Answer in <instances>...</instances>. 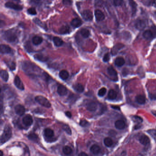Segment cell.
Masks as SVG:
<instances>
[{
  "label": "cell",
  "instance_id": "1",
  "mask_svg": "<svg viewBox=\"0 0 156 156\" xmlns=\"http://www.w3.org/2000/svg\"><path fill=\"white\" fill-rule=\"evenodd\" d=\"M2 37L8 42H15L18 39L17 31L15 29H9L5 31L3 33Z\"/></svg>",
  "mask_w": 156,
  "mask_h": 156
},
{
  "label": "cell",
  "instance_id": "2",
  "mask_svg": "<svg viewBox=\"0 0 156 156\" xmlns=\"http://www.w3.org/2000/svg\"><path fill=\"white\" fill-rule=\"evenodd\" d=\"M12 137V130L10 127L6 126L4 130V132L1 136V142L3 144L8 141Z\"/></svg>",
  "mask_w": 156,
  "mask_h": 156
},
{
  "label": "cell",
  "instance_id": "3",
  "mask_svg": "<svg viewBox=\"0 0 156 156\" xmlns=\"http://www.w3.org/2000/svg\"><path fill=\"white\" fill-rule=\"evenodd\" d=\"M35 101L41 105L46 108H49L51 107V104L46 98L42 96H37L35 98Z\"/></svg>",
  "mask_w": 156,
  "mask_h": 156
},
{
  "label": "cell",
  "instance_id": "4",
  "mask_svg": "<svg viewBox=\"0 0 156 156\" xmlns=\"http://www.w3.org/2000/svg\"><path fill=\"white\" fill-rule=\"evenodd\" d=\"M82 16L83 19L87 21H91L93 20V14L90 10H85L82 12Z\"/></svg>",
  "mask_w": 156,
  "mask_h": 156
},
{
  "label": "cell",
  "instance_id": "5",
  "mask_svg": "<svg viewBox=\"0 0 156 156\" xmlns=\"http://www.w3.org/2000/svg\"><path fill=\"white\" fill-rule=\"evenodd\" d=\"M5 6L6 8H9L17 11H20L23 9L22 6L20 5L19 4L15 3L12 2H6L5 4Z\"/></svg>",
  "mask_w": 156,
  "mask_h": 156
},
{
  "label": "cell",
  "instance_id": "6",
  "mask_svg": "<svg viewBox=\"0 0 156 156\" xmlns=\"http://www.w3.org/2000/svg\"><path fill=\"white\" fill-rule=\"evenodd\" d=\"M14 83L16 86V87L17 89H19L21 90H24V86L23 85V83H22L21 79L18 76H16L15 77L14 80Z\"/></svg>",
  "mask_w": 156,
  "mask_h": 156
},
{
  "label": "cell",
  "instance_id": "7",
  "mask_svg": "<svg viewBox=\"0 0 156 156\" xmlns=\"http://www.w3.org/2000/svg\"><path fill=\"white\" fill-rule=\"evenodd\" d=\"M146 23L144 20L142 19H137L135 22V28L139 30H142L146 27Z\"/></svg>",
  "mask_w": 156,
  "mask_h": 156
},
{
  "label": "cell",
  "instance_id": "8",
  "mask_svg": "<svg viewBox=\"0 0 156 156\" xmlns=\"http://www.w3.org/2000/svg\"><path fill=\"white\" fill-rule=\"evenodd\" d=\"M23 124L27 126L32 125L33 123V118L30 114H27L23 119Z\"/></svg>",
  "mask_w": 156,
  "mask_h": 156
},
{
  "label": "cell",
  "instance_id": "9",
  "mask_svg": "<svg viewBox=\"0 0 156 156\" xmlns=\"http://www.w3.org/2000/svg\"><path fill=\"white\" fill-rule=\"evenodd\" d=\"M16 114L18 116H23L25 113V108L24 106L21 104H17L14 108Z\"/></svg>",
  "mask_w": 156,
  "mask_h": 156
},
{
  "label": "cell",
  "instance_id": "10",
  "mask_svg": "<svg viewBox=\"0 0 156 156\" xmlns=\"http://www.w3.org/2000/svg\"><path fill=\"white\" fill-rule=\"evenodd\" d=\"M95 16L98 21H101L105 18V16L102 11L99 9H96L95 11Z\"/></svg>",
  "mask_w": 156,
  "mask_h": 156
},
{
  "label": "cell",
  "instance_id": "11",
  "mask_svg": "<svg viewBox=\"0 0 156 156\" xmlns=\"http://www.w3.org/2000/svg\"><path fill=\"white\" fill-rule=\"evenodd\" d=\"M68 90L67 88L64 85L60 84L57 87V93L60 96H65L67 94Z\"/></svg>",
  "mask_w": 156,
  "mask_h": 156
},
{
  "label": "cell",
  "instance_id": "12",
  "mask_svg": "<svg viewBox=\"0 0 156 156\" xmlns=\"http://www.w3.org/2000/svg\"><path fill=\"white\" fill-rule=\"evenodd\" d=\"M87 110L91 112H94L98 108V104L96 103L94 101H92L90 102L89 103L87 104Z\"/></svg>",
  "mask_w": 156,
  "mask_h": 156
},
{
  "label": "cell",
  "instance_id": "13",
  "mask_svg": "<svg viewBox=\"0 0 156 156\" xmlns=\"http://www.w3.org/2000/svg\"><path fill=\"white\" fill-rule=\"evenodd\" d=\"M33 57L35 60L43 62H47L49 59L48 57L42 54H35L34 55Z\"/></svg>",
  "mask_w": 156,
  "mask_h": 156
},
{
  "label": "cell",
  "instance_id": "14",
  "mask_svg": "<svg viewBox=\"0 0 156 156\" xmlns=\"http://www.w3.org/2000/svg\"><path fill=\"white\" fill-rule=\"evenodd\" d=\"M1 53L2 54H9L12 52V49L8 45L6 44H2L0 46Z\"/></svg>",
  "mask_w": 156,
  "mask_h": 156
},
{
  "label": "cell",
  "instance_id": "15",
  "mask_svg": "<svg viewBox=\"0 0 156 156\" xmlns=\"http://www.w3.org/2000/svg\"><path fill=\"white\" fill-rule=\"evenodd\" d=\"M139 141L141 144L144 146L148 145L150 143V138L147 135H141L140 137L139 138Z\"/></svg>",
  "mask_w": 156,
  "mask_h": 156
},
{
  "label": "cell",
  "instance_id": "16",
  "mask_svg": "<svg viewBox=\"0 0 156 156\" xmlns=\"http://www.w3.org/2000/svg\"><path fill=\"white\" fill-rule=\"evenodd\" d=\"M59 32L60 35H66L71 32V29L69 26H62L59 29Z\"/></svg>",
  "mask_w": 156,
  "mask_h": 156
},
{
  "label": "cell",
  "instance_id": "17",
  "mask_svg": "<svg viewBox=\"0 0 156 156\" xmlns=\"http://www.w3.org/2000/svg\"><path fill=\"white\" fill-rule=\"evenodd\" d=\"M114 125L116 128L119 130H123L125 127V122L122 120H118L116 121Z\"/></svg>",
  "mask_w": 156,
  "mask_h": 156
},
{
  "label": "cell",
  "instance_id": "18",
  "mask_svg": "<svg viewBox=\"0 0 156 156\" xmlns=\"http://www.w3.org/2000/svg\"><path fill=\"white\" fill-rule=\"evenodd\" d=\"M82 23H83L81 20L78 18H75L72 20L71 23V24L74 28H77L80 27L82 24Z\"/></svg>",
  "mask_w": 156,
  "mask_h": 156
},
{
  "label": "cell",
  "instance_id": "19",
  "mask_svg": "<svg viewBox=\"0 0 156 156\" xmlns=\"http://www.w3.org/2000/svg\"><path fill=\"white\" fill-rule=\"evenodd\" d=\"M107 72L110 76L114 78H117V72L112 66H110L109 67H108L107 69Z\"/></svg>",
  "mask_w": 156,
  "mask_h": 156
},
{
  "label": "cell",
  "instance_id": "20",
  "mask_svg": "<svg viewBox=\"0 0 156 156\" xmlns=\"http://www.w3.org/2000/svg\"><path fill=\"white\" fill-rule=\"evenodd\" d=\"M73 89L78 93H83L84 90V87L83 85L79 83H76L73 85Z\"/></svg>",
  "mask_w": 156,
  "mask_h": 156
},
{
  "label": "cell",
  "instance_id": "21",
  "mask_svg": "<svg viewBox=\"0 0 156 156\" xmlns=\"http://www.w3.org/2000/svg\"><path fill=\"white\" fill-rule=\"evenodd\" d=\"M114 63L116 66L118 67H121L123 66L125 63V60L123 57H118L116 58L114 61Z\"/></svg>",
  "mask_w": 156,
  "mask_h": 156
},
{
  "label": "cell",
  "instance_id": "22",
  "mask_svg": "<svg viewBox=\"0 0 156 156\" xmlns=\"http://www.w3.org/2000/svg\"><path fill=\"white\" fill-rule=\"evenodd\" d=\"M43 41L42 38L39 36H35L32 39V42L35 45H38L41 44Z\"/></svg>",
  "mask_w": 156,
  "mask_h": 156
},
{
  "label": "cell",
  "instance_id": "23",
  "mask_svg": "<svg viewBox=\"0 0 156 156\" xmlns=\"http://www.w3.org/2000/svg\"><path fill=\"white\" fill-rule=\"evenodd\" d=\"M146 98L143 95H137L135 97V101L138 104H144L146 103Z\"/></svg>",
  "mask_w": 156,
  "mask_h": 156
},
{
  "label": "cell",
  "instance_id": "24",
  "mask_svg": "<svg viewBox=\"0 0 156 156\" xmlns=\"http://www.w3.org/2000/svg\"><path fill=\"white\" fill-rule=\"evenodd\" d=\"M53 41L54 44L57 47L61 46L63 44V41L58 37H54Z\"/></svg>",
  "mask_w": 156,
  "mask_h": 156
},
{
  "label": "cell",
  "instance_id": "25",
  "mask_svg": "<svg viewBox=\"0 0 156 156\" xmlns=\"http://www.w3.org/2000/svg\"><path fill=\"white\" fill-rule=\"evenodd\" d=\"M153 36V33L150 30H146L143 33V36L146 39H152Z\"/></svg>",
  "mask_w": 156,
  "mask_h": 156
},
{
  "label": "cell",
  "instance_id": "26",
  "mask_svg": "<svg viewBox=\"0 0 156 156\" xmlns=\"http://www.w3.org/2000/svg\"><path fill=\"white\" fill-rule=\"evenodd\" d=\"M117 93L113 89H110L108 91V99L111 100H114L117 98Z\"/></svg>",
  "mask_w": 156,
  "mask_h": 156
},
{
  "label": "cell",
  "instance_id": "27",
  "mask_svg": "<svg viewBox=\"0 0 156 156\" xmlns=\"http://www.w3.org/2000/svg\"><path fill=\"white\" fill-rule=\"evenodd\" d=\"M90 151L94 155H98L100 153L101 148L98 145H93L91 147Z\"/></svg>",
  "mask_w": 156,
  "mask_h": 156
},
{
  "label": "cell",
  "instance_id": "28",
  "mask_svg": "<svg viewBox=\"0 0 156 156\" xmlns=\"http://www.w3.org/2000/svg\"><path fill=\"white\" fill-rule=\"evenodd\" d=\"M69 74L67 71L63 70L59 72V77L61 79L63 80H66L69 77Z\"/></svg>",
  "mask_w": 156,
  "mask_h": 156
},
{
  "label": "cell",
  "instance_id": "29",
  "mask_svg": "<svg viewBox=\"0 0 156 156\" xmlns=\"http://www.w3.org/2000/svg\"><path fill=\"white\" fill-rule=\"evenodd\" d=\"M0 76L3 81L4 82H8L9 79V74L8 71L6 70H2L0 73Z\"/></svg>",
  "mask_w": 156,
  "mask_h": 156
},
{
  "label": "cell",
  "instance_id": "30",
  "mask_svg": "<svg viewBox=\"0 0 156 156\" xmlns=\"http://www.w3.org/2000/svg\"><path fill=\"white\" fill-rule=\"evenodd\" d=\"M45 136L47 138H52L54 135V132L50 128H46L44 130Z\"/></svg>",
  "mask_w": 156,
  "mask_h": 156
},
{
  "label": "cell",
  "instance_id": "31",
  "mask_svg": "<svg viewBox=\"0 0 156 156\" xmlns=\"http://www.w3.org/2000/svg\"><path fill=\"white\" fill-rule=\"evenodd\" d=\"M33 21H34L35 23L37 24V25H39V26L41 27L43 29H44V30H46L47 29V28L46 27V25L45 23H43L42 22L40 21V20L39 19L37 18H35L33 20Z\"/></svg>",
  "mask_w": 156,
  "mask_h": 156
},
{
  "label": "cell",
  "instance_id": "32",
  "mask_svg": "<svg viewBox=\"0 0 156 156\" xmlns=\"http://www.w3.org/2000/svg\"><path fill=\"white\" fill-rule=\"evenodd\" d=\"M81 35L84 38H89L90 35V32L89 29H82L80 32Z\"/></svg>",
  "mask_w": 156,
  "mask_h": 156
},
{
  "label": "cell",
  "instance_id": "33",
  "mask_svg": "<svg viewBox=\"0 0 156 156\" xmlns=\"http://www.w3.org/2000/svg\"><path fill=\"white\" fill-rule=\"evenodd\" d=\"M104 144L107 147H110L112 146L113 144V141H112V139L109 137H106L104 139Z\"/></svg>",
  "mask_w": 156,
  "mask_h": 156
},
{
  "label": "cell",
  "instance_id": "34",
  "mask_svg": "<svg viewBox=\"0 0 156 156\" xmlns=\"http://www.w3.org/2000/svg\"><path fill=\"white\" fill-rule=\"evenodd\" d=\"M28 137L29 140L34 141L35 143H37L39 141L38 136L35 133H31L30 134H29L28 136Z\"/></svg>",
  "mask_w": 156,
  "mask_h": 156
},
{
  "label": "cell",
  "instance_id": "35",
  "mask_svg": "<svg viewBox=\"0 0 156 156\" xmlns=\"http://www.w3.org/2000/svg\"><path fill=\"white\" fill-rule=\"evenodd\" d=\"M129 3L130 5L131 6V9H132L133 14H134L136 12H137V4H136V3L134 1H130Z\"/></svg>",
  "mask_w": 156,
  "mask_h": 156
},
{
  "label": "cell",
  "instance_id": "36",
  "mask_svg": "<svg viewBox=\"0 0 156 156\" xmlns=\"http://www.w3.org/2000/svg\"><path fill=\"white\" fill-rule=\"evenodd\" d=\"M63 152L64 153V154L68 155L71 154L72 152V150L70 146H64L63 148Z\"/></svg>",
  "mask_w": 156,
  "mask_h": 156
},
{
  "label": "cell",
  "instance_id": "37",
  "mask_svg": "<svg viewBox=\"0 0 156 156\" xmlns=\"http://www.w3.org/2000/svg\"><path fill=\"white\" fill-rule=\"evenodd\" d=\"M147 132L148 133L155 141H156V130H149L148 131H147Z\"/></svg>",
  "mask_w": 156,
  "mask_h": 156
},
{
  "label": "cell",
  "instance_id": "38",
  "mask_svg": "<svg viewBox=\"0 0 156 156\" xmlns=\"http://www.w3.org/2000/svg\"><path fill=\"white\" fill-rule=\"evenodd\" d=\"M132 119L135 122L138 123H142L143 121V119L141 117L138 116H133L132 117Z\"/></svg>",
  "mask_w": 156,
  "mask_h": 156
},
{
  "label": "cell",
  "instance_id": "39",
  "mask_svg": "<svg viewBox=\"0 0 156 156\" xmlns=\"http://www.w3.org/2000/svg\"><path fill=\"white\" fill-rule=\"evenodd\" d=\"M106 92H107V89L106 88L102 87L99 90L98 94L99 96L102 97L104 96L105 94H106Z\"/></svg>",
  "mask_w": 156,
  "mask_h": 156
},
{
  "label": "cell",
  "instance_id": "40",
  "mask_svg": "<svg viewBox=\"0 0 156 156\" xmlns=\"http://www.w3.org/2000/svg\"><path fill=\"white\" fill-rule=\"evenodd\" d=\"M62 129L67 134L70 135H71V129L68 125H64L62 126Z\"/></svg>",
  "mask_w": 156,
  "mask_h": 156
},
{
  "label": "cell",
  "instance_id": "41",
  "mask_svg": "<svg viewBox=\"0 0 156 156\" xmlns=\"http://www.w3.org/2000/svg\"><path fill=\"white\" fill-rule=\"evenodd\" d=\"M27 12L29 14L33 15H36L37 14L36 10L35 9V8H29L27 10Z\"/></svg>",
  "mask_w": 156,
  "mask_h": 156
},
{
  "label": "cell",
  "instance_id": "42",
  "mask_svg": "<svg viewBox=\"0 0 156 156\" xmlns=\"http://www.w3.org/2000/svg\"><path fill=\"white\" fill-rule=\"evenodd\" d=\"M110 60V55L108 53H107L104 55V57H103V61L104 62H107Z\"/></svg>",
  "mask_w": 156,
  "mask_h": 156
},
{
  "label": "cell",
  "instance_id": "43",
  "mask_svg": "<svg viewBox=\"0 0 156 156\" xmlns=\"http://www.w3.org/2000/svg\"><path fill=\"white\" fill-rule=\"evenodd\" d=\"M89 124V122L87 121L86 120H81L80 122V125L82 127H86Z\"/></svg>",
  "mask_w": 156,
  "mask_h": 156
},
{
  "label": "cell",
  "instance_id": "44",
  "mask_svg": "<svg viewBox=\"0 0 156 156\" xmlns=\"http://www.w3.org/2000/svg\"><path fill=\"white\" fill-rule=\"evenodd\" d=\"M123 1L122 0H116L114 1V4L116 6H121L123 4Z\"/></svg>",
  "mask_w": 156,
  "mask_h": 156
},
{
  "label": "cell",
  "instance_id": "45",
  "mask_svg": "<svg viewBox=\"0 0 156 156\" xmlns=\"http://www.w3.org/2000/svg\"><path fill=\"white\" fill-rule=\"evenodd\" d=\"M8 66L11 70H14L16 68V64L14 62H11L10 64H8Z\"/></svg>",
  "mask_w": 156,
  "mask_h": 156
},
{
  "label": "cell",
  "instance_id": "46",
  "mask_svg": "<svg viewBox=\"0 0 156 156\" xmlns=\"http://www.w3.org/2000/svg\"><path fill=\"white\" fill-rule=\"evenodd\" d=\"M142 2L145 5L149 6L150 5H152L153 1H142Z\"/></svg>",
  "mask_w": 156,
  "mask_h": 156
},
{
  "label": "cell",
  "instance_id": "47",
  "mask_svg": "<svg viewBox=\"0 0 156 156\" xmlns=\"http://www.w3.org/2000/svg\"><path fill=\"white\" fill-rule=\"evenodd\" d=\"M63 2L64 4H65L66 5H69H69H71L72 2L70 1H63Z\"/></svg>",
  "mask_w": 156,
  "mask_h": 156
},
{
  "label": "cell",
  "instance_id": "48",
  "mask_svg": "<svg viewBox=\"0 0 156 156\" xmlns=\"http://www.w3.org/2000/svg\"><path fill=\"white\" fill-rule=\"evenodd\" d=\"M65 114H66V116H67L68 117H71V116H72V115H71V113L70 112H69V111H66V113H65Z\"/></svg>",
  "mask_w": 156,
  "mask_h": 156
},
{
  "label": "cell",
  "instance_id": "49",
  "mask_svg": "<svg viewBox=\"0 0 156 156\" xmlns=\"http://www.w3.org/2000/svg\"><path fill=\"white\" fill-rule=\"evenodd\" d=\"M78 156H89L88 155L84 152H82L79 153Z\"/></svg>",
  "mask_w": 156,
  "mask_h": 156
},
{
  "label": "cell",
  "instance_id": "50",
  "mask_svg": "<svg viewBox=\"0 0 156 156\" xmlns=\"http://www.w3.org/2000/svg\"><path fill=\"white\" fill-rule=\"evenodd\" d=\"M150 98L151 99H156V95H150Z\"/></svg>",
  "mask_w": 156,
  "mask_h": 156
},
{
  "label": "cell",
  "instance_id": "51",
  "mask_svg": "<svg viewBox=\"0 0 156 156\" xmlns=\"http://www.w3.org/2000/svg\"><path fill=\"white\" fill-rule=\"evenodd\" d=\"M141 127V125H135L134 129L135 130L139 129Z\"/></svg>",
  "mask_w": 156,
  "mask_h": 156
},
{
  "label": "cell",
  "instance_id": "52",
  "mask_svg": "<svg viewBox=\"0 0 156 156\" xmlns=\"http://www.w3.org/2000/svg\"><path fill=\"white\" fill-rule=\"evenodd\" d=\"M111 107H112V108H114V109H116V110H120V107H119V106H111Z\"/></svg>",
  "mask_w": 156,
  "mask_h": 156
},
{
  "label": "cell",
  "instance_id": "53",
  "mask_svg": "<svg viewBox=\"0 0 156 156\" xmlns=\"http://www.w3.org/2000/svg\"><path fill=\"white\" fill-rule=\"evenodd\" d=\"M126 155V152L125 151H124L121 153L122 156H125Z\"/></svg>",
  "mask_w": 156,
  "mask_h": 156
},
{
  "label": "cell",
  "instance_id": "54",
  "mask_svg": "<svg viewBox=\"0 0 156 156\" xmlns=\"http://www.w3.org/2000/svg\"><path fill=\"white\" fill-rule=\"evenodd\" d=\"M152 6H154L155 8H156V1H153L152 2Z\"/></svg>",
  "mask_w": 156,
  "mask_h": 156
},
{
  "label": "cell",
  "instance_id": "55",
  "mask_svg": "<svg viewBox=\"0 0 156 156\" xmlns=\"http://www.w3.org/2000/svg\"><path fill=\"white\" fill-rule=\"evenodd\" d=\"M152 113L156 117V111H152Z\"/></svg>",
  "mask_w": 156,
  "mask_h": 156
},
{
  "label": "cell",
  "instance_id": "56",
  "mask_svg": "<svg viewBox=\"0 0 156 156\" xmlns=\"http://www.w3.org/2000/svg\"><path fill=\"white\" fill-rule=\"evenodd\" d=\"M3 152H2V151H1V155H0V156H3Z\"/></svg>",
  "mask_w": 156,
  "mask_h": 156
}]
</instances>
